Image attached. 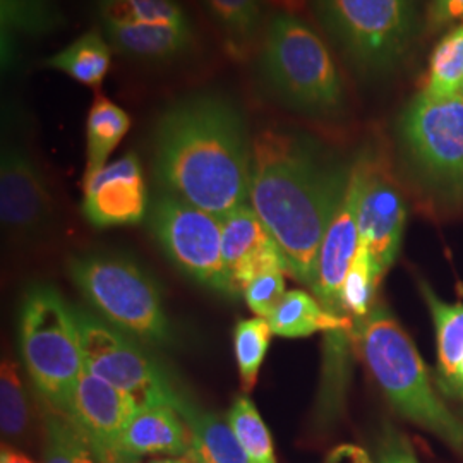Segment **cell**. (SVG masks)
<instances>
[{"instance_id":"1","label":"cell","mask_w":463,"mask_h":463,"mask_svg":"<svg viewBox=\"0 0 463 463\" xmlns=\"http://www.w3.org/2000/svg\"><path fill=\"white\" fill-rule=\"evenodd\" d=\"M350 172L279 128H266L250 143V206L283 249L290 275L306 285L315 281L319 249Z\"/></svg>"},{"instance_id":"2","label":"cell","mask_w":463,"mask_h":463,"mask_svg":"<svg viewBox=\"0 0 463 463\" xmlns=\"http://www.w3.org/2000/svg\"><path fill=\"white\" fill-rule=\"evenodd\" d=\"M155 172L170 194L218 218L248 204L250 143L241 112L213 93L174 103L156 126Z\"/></svg>"},{"instance_id":"3","label":"cell","mask_w":463,"mask_h":463,"mask_svg":"<svg viewBox=\"0 0 463 463\" xmlns=\"http://www.w3.org/2000/svg\"><path fill=\"white\" fill-rule=\"evenodd\" d=\"M355 336L381 390L405 419L434 432L463 457V422L436 395L414 342L384 306L355 321Z\"/></svg>"},{"instance_id":"4","label":"cell","mask_w":463,"mask_h":463,"mask_svg":"<svg viewBox=\"0 0 463 463\" xmlns=\"http://www.w3.org/2000/svg\"><path fill=\"white\" fill-rule=\"evenodd\" d=\"M261 72L271 93L298 112L330 116L344 105V84L330 50L288 13L277 14L266 28Z\"/></svg>"},{"instance_id":"5","label":"cell","mask_w":463,"mask_h":463,"mask_svg":"<svg viewBox=\"0 0 463 463\" xmlns=\"http://www.w3.org/2000/svg\"><path fill=\"white\" fill-rule=\"evenodd\" d=\"M21 355L34 386L52 409L69 414L84 363L72 307L47 287H32L19 316Z\"/></svg>"},{"instance_id":"6","label":"cell","mask_w":463,"mask_h":463,"mask_svg":"<svg viewBox=\"0 0 463 463\" xmlns=\"http://www.w3.org/2000/svg\"><path fill=\"white\" fill-rule=\"evenodd\" d=\"M338 49L363 76L392 72L414 40L417 0H315Z\"/></svg>"},{"instance_id":"7","label":"cell","mask_w":463,"mask_h":463,"mask_svg":"<svg viewBox=\"0 0 463 463\" xmlns=\"http://www.w3.org/2000/svg\"><path fill=\"white\" fill-rule=\"evenodd\" d=\"M69 269L84 298L116 328L151 344L174 340L156 283L131 260L88 254L72 260Z\"/></svg>"},{"instance_id":"8","label":"cell","mask_w":463,"mask_h":463,"mask_svg":"<svg viewBox=\"0 0 463 463\" xmlns=\"http://www.w3.org/2000/svg\"><path fill=\"white\" fill-rule=\"evenodd\" d=\"M84 367L133 398L139 409L166 405L177 411L184 393L168 373L131 342L97 317L72 309Z\"/></svg>"},{"instance_id":"9","label":"cell","mask_w":463,"mask_h":463,"mask_svg":"<svg viewBox=\"0 0 463 463\" xmlns=\"http://www.w3.org/2000/svg\"><path fill=\"white\" fill-rule=\"evenodd\" d=\"M151 227L168 260L184 275L232 296L222 254V220L174 194H162L151 212Z\"/></svg>"},{"instance_id":"10","label":"cell","mask_w":463,"mask_h":463,"mask_svg":"<svg viewBox=\"0 0 463 463\" xmlns=\"http://www.w3.org/2000/svg\"><path fill=\"white\" fill-rule=\"evenodd\" d=\"M402 136L417 166L443 189L463 191V99L424 91L409 105Z\"/></svg>"},{"instance_id":"11","label":"cell","mask_w":463,"mask_h":463,"mask_svg":"<svg viewBox=\"0 0 463 463\" xmlns=\"http://www.w3.org/2000/svg\"><path fill=\"white\" fill-rule=\"evenodd\" d=\"M359 199V241L369 250L376 280L386 275L397 258L407 206L392 175L373 160L363 158Z\"/></svg>"},{"instance_id":"12","label":"cell","mask_w":463,"mask_h":463,"mask_svg":"<svg viewBox=\"0 0 463 463\" xmlns=\"http://www.w3.org/2000/svg\"><path fill=\"white\" fill-rule=\"evenodd\" d=\"M137 411L139 407L128 393L84 367L67 417L81 430L97 462L131 463L120 449V439Z\"/></svg>"},{"instance_id":"13","label":"cell","mask_w":463,"mask_h":463,"mask_svg":"<svg viewBox=\"0 0 463 463\" xmlns=\"http://www.w3.org/2000/svg\"><path fill=\"white\" fill-rule=\"evenodd\" d=\"M53 201L42 170L23 146L7 143L0 164V216L7 233L32 241L49 227Z\"/></svg>"},{"instance_id":"14","label":"cell","mask_w":463,"mask_h":463,"mask_svg":"<svg viewBox=\"0 0 463 463\" xmlns=\"http://www.w3.org/2000/svg\"><path fill=\"white\" fill-rule=\"evenodd\" d=\"M363 168L352 166L347 191L323 239L311 288L319 306L335 317H352L344 306V283L359 248V199Z\"/></svg>"},{"instance_id":"15","label":"cell","mask_w":463,"mask_h":463,"mask_svg":"<svg viewBox=\"0 0 463 463\" xmlns=\"http://www.w3.org/2000/svg\"><path fill=\"white\" fill-rule=\"evenodd\" d=\"M222 220V254L232 296L266 273H288V260L250 204H242Z\"/></svg>"},{"instance_id":"16","label":"cell","mask_w":463,"mask_h":463,"mask_svg":"<svg viewBox=\"0 0 463 463\" xmlns=\"http://www.w3.org/2000/svg\"><path fill=\"white\" fill-rule=\"evenodd\" d=\"M83 212L97 227L139 223L146 212V184L136 153L84 177Z\"/></svg>"},{"instance_id":"17","label":"cell","mask_w":463,"mask_h":463,"mask_svg":"<svg viewBox=\"0 0 463 463\" xmlns=\"http://www.w3.org/2000/svg\"><path fill=\"white\" fill-rule=\"evenodd\" d=\"M120 449L131 463L145 455H189V434L184 420L172 407L156 405L139 409L122 432Z\"/></svg>"},{"instance_id":"18","label":"cell","mask_w":463,"mask_h":463,"mask_svg":"<svg viewBox=\"0 0 463 463\" xmlns=\"http://www.w3.org/2000/svg\"><path fill=\"white\" fill-rule=\"evenodd\" d=\"M107 40L118 53L137 59L162 62L183 55L193 43V28L181 24H103Z\"/></svg>"},{"instance_id":"19","label":"cell","mask_w":463,"mask_h":463,"mask_svg":"<svg viewBox=\"0 0 463 463\" xmlns=\"http://www.w3.org/2000/svg\"><path fill=\"white\" fill-rule=\"evenodd\" d=\"M187 428L189 455L193 463H249L231 424L184 397L175 411Z\"/></svg>"},{"instance_id":"20","label":"cell","mask_w":463,"mask_h":463,"mask_svg":"<svg viewBox=\"0 0 463 463\" xmlns=\"http://www.w3.org/2000/svg\"><path fill=\"white\" fill-rule=\"evenodd\" d=\"M222 34L229 53L239 61L256 49L265 24V0H201Z\"/></svg>"},{"instance_id":"21","label":"cell","mask_w":463,"mask_h":463,"mask_svg":"<svg viewBox=\"0 0 463 463\" xmlns=\"http://www.w3.org/2000/svg\"><path fill=\"white\" fill-rule=\"evenodd\" d=\"M273 335L287 338L309 336L316 331H325L326 335H354V317H335L328 315L313 296L292 290L281 298L280 306L268 319Z\"/></svg>"},{"instance_id":"22","label":"cell","mask_w":463,"mask_h":463,"mask_svg":"<svg viewBox=\"0 0 463 463\" xmlns=\"http://www.w3.org/2000/svg\"><path fill=\"white\" fill-rule=\"evenodd\" d=\"M131 129V117L112 99L97 95L88 120H86V172L84 177L93 175L107 165L110 153L120 145Z\"/></svg>"},{"instance_id":"23","label":"cell","mask_w":463,"mask_h":463,"mask_svg":"<svg viewBox=\"0 0 463 463\" xmlns=\"http://www.w3.org/2000/svg\"><path fill=\"white\" fill-rule=\"evenodd\" d=\"M112 64V45L99 33L88 32L76 38L66 49L45 61V66L66 72L74 81L99 88Z\"/></svg>"},{"instance_id":"24","label":"cell","mask_w":463,"mask_h":463,"mask_svg":"<svg viewBox=\"0 0 463 463\" xmlns=\"http://www.w3.org/2000/svg\"><path fill=\"white\" fill-rule=\"evenodd\" d=\"M0 428L4 445L9 447L24 443L32 430L30 402L11 359H4L0 369Z\"/></svg>"},{"instance_id":"25","label":"cell","mask_w":463,"mask_h":463,"mask_svg":"<svg viewBox=\"0 0 463 463\" xmlns=\"http://www.w3.org/2000/svg\"><path fill=\"white\" fill-rule=\"evenodd\" d=\"M422 296L430 306L438 331L439 367L449 381L463 359V304L443 302L426 283H422Z\"/></svg>"},{"instance_id":"26","label":"cell","mask_w":463,"mask_h":463,"mask_svg":"<svg viewBox=\"0 0 463 463\" xmlns=\"http://www.w3.org/2000/svg\"><path fill=\"white\" fill-rule=\"evenodd\" d=\"M103 24H181L189 23L177 0H99Z\"/></svg>"},{"instance_id":"27","label":"cell","mask_w":463,"mask_h":463,"mask_svg":"<svg viewBox=\"0 0 463 463\" xmlns=\"http://www.w3.org/2000/svg\"><path fill=\"white\" fill-rule=\"evenodd\" d=\"M463 86V24L447 34L430 57L424 93L436 99L458 95Z\"/></svg>"},{"instance_id":"28","label":"cell","mask_w":463,"mask_h":463,"mask_svg":"<svg viewBox=\"0 0 463 463\" xmlns=\"http://www.w3.org/2000/svg\"><path fill=\"white\" fill-rule=\"evenodd\" d=\"M43 463H95L97 458L67 415L52 411L43 422Z\"/></svg>"},{"instance_id":"29","label":"cell","mask_w":463,"mask_h":463,"mask_svg":"<svg viewBox=\"0 0 463 463\" xmlns=\"http://www.w3.org/2000/svg\"><path fill=\"white\" fill-rule=\"evenodd\" d=\"M271 335L273 331L266 317L246 319L235 326V359L239 365L241 383L246 392H250L256 386L258 373L265 361Z\"/></svg>"},{"instance_id":"30","label":"cell","mask_w":463,"mask_h":463,"mask_svg":"<svg viewBox=\"0 0 463 463\" xmlns=\"http://www.w3.org/2000/svg\"><path fill=\"white\" fill-rule=\"evenodd\" d=\"M229 424L248 455L249 463H277L269 430L249 398L235 400L229 412Z\"/></svg>"},{"instance_id":"31","label":"cell","mask_w":463,"mask_h":463,"mask_svg":"<svg viewBox=\"0 0 463 463\" xmlns=\"http://www.w3.org/2000/svg\"><path fill=\"white\" fill-rule=\"evenodd\" d=\"M380 281L376 280L369 250L364 242L359 241V248L354 256V261L348 268L344 283V306L348 315L355 321L364 319L373 309V298Z\"/></svg>"},{"instance_id":"32","label":"cell","mask_w":463,"mask_h":463,"mask_svg":"<svg viewBox=\"0 0 463 463\" xmlns=\"http://www.w3.org/2000/svg\"><path fill=\"white\" fill-rule=\"evenodd\" d=\"M50 0H2V33L21 30L26 33L49 32L57 23Z\"/></svg>"},{"instance_id":"33","label":"cell","mask_w":463,"mask_h":463,"mask_svg":"<svg viewBox=\"0 0 463 463\" xmlns=\"http://www.w3.org/2000/svg\"><path fill=\"white\" fill-rule=\"evenodd\" d=\"M242 294L254 315L269 319L280 306L281 298H285L283 273H266L256 277Z\"/></svg>"},{"instance_id":"34","label":"cell","mask_w":463,"mask_h":463,"mask_svg":"<svg viewBox=\"0 0 463 463\" xmlns=\"http://www.w3.org/2000/svg\"><path fill=\"white\" fill-rule=\"evenodd\" d=\"M378 460V463H419L409 439L392 428L381 436Z\"/></svg>"},{"instance_id":"35","label":"cell","mask_w":463,"mask_h":463,"mask_svg":"<svg viewBox=\"0 0 463 463\" xmlns=\"http://www.w3.org/2000/svg\"><path fill=\"white\" fill-rule=\"evenodd\" d=\"M463 19V0H432L430 23L432 28H443Z\"/></svg>"},{"instance_id":"36","label":"cell","mask_w":463,"mask_h":463,"mask_svg":"<svg viewBox=\"0 0 463 463\" xmlns=\"http://www.w3.org/2000/svg\"><path fill=\"white\" fill-rule=\"evenodd\" d=\"M340 458H348L352 463H371L369 457L365 455V451L355 447L336 448L330 455V462H336Z\"/></svg>"},{"instance_id":"37","label":"cell","mask_w":463,"mask_h":463,"mask_svg":"<svg viewBox=\"0 0 463 463\" xmlns=\"http://www.w3.org/2000/svg\"><path fill=\"white\" fill-rule=\"evenodd\" d=\"M0 463H33L24 453L9 445H2V453H0Z\"/></svg>"},{"instance_id":"38","label":"cell","mask_w":463,"mask_h":463,"mask_svg":"<svg viewBox=\"0 0 463 463\" xmlns=\"http://www.w3.org/2000/svg\"><path fill=\"white\" fill-rule=\"evenodd\" d=\"M449 383L453 384V392L458 395V397H462L463 400V359L460 361V364L457 367V373H455V376L449 380Z\"/></svg>"},{"instance_id":"39","label":"cell","mask_w":463,"mask_h":463,"mask_svg":"<svg viewBox=\"0 0 463 463\" xmlns=\"http://www.w3.org/2000/svg\"><path fill=\"white\" fill-rule=\"evenodd\" d=\"M271 2L279 4V5H281V7H283V9H287V11L298 9V7H300V4H302V0H271Z\"/></svg>"},{"instance_id":"40","label":"cell","mask_w":463,"mask_h":463,"mask_svg":"<svg viewBox=\"0 0 463 463\" xmlns=\"http://www.w3.org/2000/svg\"><path fill=\"white\" fill-rule=\"evenodd\" d=\"M151 463H189L185 462V460H155V462Z\"/></svg>"},{"instance_id":"41","label":"cell","mask_w":463,"mask_h":463,"mask_svg":"<svg viewBox=\"0 0 463 463\" xmlns=\"http://www.w3.org/2000/svg\"><path fill=\"white\" fill-rule=\"evenodd\" d=\"M460 95H462V99H463V86H462V90H460Z\"/></svg>"}]
</instances>
